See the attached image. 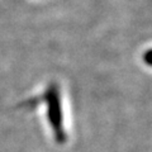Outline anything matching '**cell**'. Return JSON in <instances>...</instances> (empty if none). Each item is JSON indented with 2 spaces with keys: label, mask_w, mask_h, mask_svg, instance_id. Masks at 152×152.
I'll return each mask as SVG.
<instances>
[{
  "label": "cell",
  "mask_w": 152,
  "mask_h": 152,
  "mask_svg": "<svg viewBox=\"0 0 152 152\" xmlns=\"http://www.w3.org/2000/svg\"><path fill=\"white\" fill-rule=\"evenodd\" d=\"M47 103H48V117L52 123V127L56 133L57 141L62 142L65 140V133L62 129V115H61V108H60V98H58V90L55 85L48 88L46 94Z\"/></svg>",
  "instance_id": "cell-1"
}]
</instances>
